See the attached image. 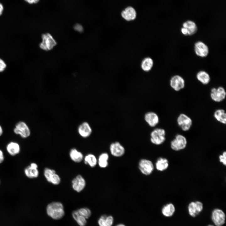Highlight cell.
I'll return each mask as SVG.
<instances>
[{
    "label": "cell",
    "instance_id": "30bf717a",
    "mask_svg": "<svg viewBox=\"0 0 226 226\" xmlns=\"http://www.w3.org/2000/svg\"><path fill=\"white\" fill-rule=\"evenodd\" d=\"M210 96L213 100L216 102H220L225 98L226 92L222 87L213 88L211 90Z\"/></svg>",
    "mask_w": 226,
    "mask_h": 226
},
{
    "label": "cell",
    "instance_id": "836d02e7",
    "mask_svg": "<svg viewBox=\"0 0 226 226\" xmlns=\"http://www.w3.org/2000/svg\"><path fill=\"white\" fill-rule=\"evenodd\" d=\"M6 67V65L5 62L0 58V72H3L4 70Z\"/></svg>",
    "mask_w": 226,
    "mask_h": 226
},
{
    "label": "cell",
    "instance_id": "8992f818",
    "mask_svg": "<svg viewBox=\"0 0 226 226\" xmlns=\"http://www.w3.org/2000/svg\"><path fill=\"white\" fill-rule=\"evenodd\" d=\"M44 175L47 181L54 185H58L61 182V178L54 170L48 168H45Z\"/></svg>",
    "mask_w": 226,
    "mask_h": 226
},
{
    "label": "cell",
    "instance_id": "5bb4252c",
    "mask_svg": "<svg viewBox=\"0 0 226 226\" xmlns=\"http://www.w3.org/2000/svg\"><path fill=\"white\" fill-rule=\"evenodd\" d=\"M170 83L171 88L176 91H178L183 89L185 86L184 79L179 75L173 76L170 79Z\"/></svg>",
    "mask_w": 226,
    "mask_h": 226
},
{
    "label": "cell",
    "instance_id": "f546056e",
    "mask_svg": "<svg viewBox=\"0 0 226 226\" xmlns=\"http://www.w3.org/2000/svg\"><path fill=\"white\" fill-rule=\"evenodd\" d=\"M73 219L79 226H85L87 223V219L80 215L77 210L73 211L72 213Z\"/></svg>",
    "mask_w": 226,
    "mask_h": 226
},
{
    "label": "cell",
    "instance_id": "d4e9b609",
    "mask_svg": "<svg viewBox=\"0 0 226 226\" xmlns=\"http://www.w3.org/2000/svg\"><path fill=\"white\" fill-rule=\"evenodd\" d=\"M169 163L168 160L163 157H160L157 160L155 164L156 170L159 171H163L166 170L168 167Z\"/></svg>",
    "mask_w": 226,
    "mask_h": 226
},
{
    "label": "cell",
    "instance_id": "d6a6232c",
    "mask_svg": "<svg viewBox=\"0 0 226 226\" xmlns=\"http://www.w3.org/2000/svg\"><path fill=\"white\" fill-rule=\"evenodd\" d=\"M219 159L220 162L225 166L226 164V152L225 151L223 152L222 154L219 156Z\"/></svg>",
    "mask_w": 226,
    "mask_h": 226
},
{
    "label": "cell",
    "instance_id": "484cf974",
    "mask_svg": "<svg viewBox=\"0 0 226 226\" xmlns=\"http://www.w3.org/2000/svg\"><path fill=\"white\" fill-rule=\"evenodd\" d=\"M213 116L216 120L223 124L226 123V113L223 109H218L214 112Z\"/></svg>",
    "mask_w": 226,
    "mask_h": 226
},
{
    "label": "cell",
    "instance_id": "277c9868",
    "mask_svg": "<svg viewBox=\"0 0 226 226\" xmlns=\"http://www.w3.org/2000/svg\"><path fill=\"white\" fill-rule=\"evenodd\" d=\"M138 167L141 172L145 175H150L154 169L153 162L150 160L145 159H143L139 160Z\"/></svg>",
    "mask_w": 226,
    "mask_h": 226
},
{
    "label": "cell",
    "instance_id": "ab89813d",
    "mask_svg": "<svg viewBox=\"0 0 226 226\" xmlns=\"http://www.w3.org/2000/svg\"><path fill=\"white\" fill-rule=\"evenodd\" d=\"M3 134V129L2 127L0 125V136Z\"/></svg>",
    "mask_w": 226,
    "mask_h": 226
},
{
    "label": "cell",
    "instance_id": "7402d4cb",
    "mask_svg": "<svg viewBox=\"0 0 226 226\" xmlns=\"http://www.w3.org/2000/svg\"><path fill=\"white\" fill-rule=\"evenodd\" d=\"M6 150L11 155L14 156L19 153L20 152V148L18 143L14 142H11L7 145Z\"/></svg>",
    "mask_w": 226,
    "mask_h": 226
},
{
    "label": "cell",
    "instance_id": "9c48e42d",
    "mask_svg": "<svg viewBox=\"0 0 226 226\" xmlns=\"http://www.w3.org/2000/svg\"><path fill=\"white\" fill-rule=\"evenodd\" d=\"M42 42L40 45V47L44 50H50L56 45V42L53 37L50 34L46 33L42 35Z\"/></svg>",
    "mask_w": 226,
    "mask_h": 226
},
{
    "label": "cell",
    "instance_id": "d590c367",
    "mask_svg": "<svg viewBox=\"0 0 226 226\" xmlns=\"http://www.w3.org/2000/svg\"><path fill=\"white\" fill-rule=\"evenodd\" d=\"M4 157L3 153L2 150L0 149V164L2 163L4 161Z\"/></svg>",
    "mask_w": 226,
    "mask_h": 226
},
{
    "label": "cell",
    "instance_id": "d6986e66",
    "mask_svg": "<svg viewBox=\"0 0 226 226\" xmlns=\"http://www.w3.org/2000/svg\"><path fill=\"white\" fill-rule=\"evenodd\" d=\"M114 221V218L112 216L103 214L98 218V224L99 226H112Z\"/></svg>",
    "mask_w": 226,
    "mask_h": 226
},
{
    "label": "cell",
    "instance_id": "3957f363",
    "mask_svg": "<svg viewBox=\"0 0 226 226\" xmlns=\"http://www.w3.org/2000/svg\"><path fill=\"white\" fill-rule=\"evenodd\" d=\"M187 140L183 135L178 134L170 143V147L175 151L182 150L185 148L187 145Z\"/></svg>",
    "mask_w": 226,
    "mask_h": 226
},
{
    "label": "cell",
    "instance_id": "74e56055",
    "mask_svg": "<svg viewBox=\"0 0 226 226\" xmlns=\"http://www.w3.org/2000/svg\"><path fill=\"white\" fill-rule=\"evenodd\" d=\"M4 10V7L2 3H0V16L3 13Z\"/></svg>",
    "mask_w": 226,
    "mask_h": 226
},
{
    "label": "cell",
    "instance_id": "7bdbcfd3",
    "mask_svg": "<svg viewBox=\"0 0 226 226\" xmlns=\"http://www.w3.org/2000/svg\"><path fill=\"white\" fill-rule=\"evenodd\" d=\"M207 226H215L213 225L209 224V225H208Z\"/></svg>",
    "mask_w": 226,
    "mask_h": 226
},
{
    "label": "cell",
    "instance_id": "ba28073f",
    "mask_svg": "<svg viewBox=\"0 0 226 226\" xmlns=\"http://www.w3.org/2000/svg\"><path fill=\"white\" fill-rule=\"evenodd\" d=\"M13 132L15 134L19 135L24 138L29 137L31 134L30 129L28 126L22 121H19L16 124Z\"/></svg>",
    "mask_w": 226,
    "mask_h": 226
},
{
    "label": "cell",
    "instance_id": "e0dca14e",
    "mask_svg": "<svg viewBox=\"0 0 226 226\" xmlns=\"http://www.w3.org/2000/svg\"><path fill=\"white\" fill-rule=\"evenodd\" d=\"M146 122L151 127H154L159 123V118L155 112L149 111L146 113L144 116Z\"/></svg>",
    "mask_w": 226,
    "mask_h": 226
},
{
    "label": "cell",
    "instance_id": "60d3db41",
    "mask_svg": "<svg viewBox=\"0 0 226 226\" xmlns=\"http://www.w3.org/2000/svg\"><path fill=\"white\" fill-rule=\"evenodd\" d=\"M115 226H126L125 224L123 223H119L116 224Z\"/></svg>",
    "mask_w": 226,
    "mask_h": 226
},
{
    "label": "cell",
    "instance_id": "83f0119b",
    "mask_svg": "<svg viewBox=\"0 0 226 226\" xmlns=\"http://www.w3.org/2000/svg\"><path fill=\"white\" fill-rule=\"evenodd\" d=\"M196 78L198 80L204 85L208 84L210 81L209 74L204 71H200L198 72Z\"/></svg>",
    "mask_w": 226,
    "mask_h": 226
},
{
    "label": "cell",
    "instance_id": "6da1fadb",
    "mask_svg": "<svg viewBox=\"0 0 226 226\" xmlns=\"http://www.w3.org/2000/svg\"><path fill=\"white\" fill-rule=\"evenodd\" d=\"M47 215L53 219H60L65 213L63 204L60 202H53L48 204L46 207Z\"/></svg>",
    "mask_w": 226,
    "mask_h": 226
},
{
    "label": "cell",
    "instance_id": "4fadbf2b",
    "mask_svg": "<svg viewBox=\"0 0 226 226\" xmlns=\"http://www.w3.org/2000/svg\"><path fill=\"white\" fill-rule=\"evenodd\" d=\"M72 187L77 192L82 191L86 186V181L83 177L80 175H77L72 181Z\"/></svg>",
    "mask_w": 226,
    "mask_h": 226
},
{
    "label": "cell",
    "instance_id": "9a60e30c",
    "mask_svg": "<svg viewBox=\"0 0 226 226\" xmlns=\"http://www.w3.org/2000/svg\"><path fill=\"white\" fill-rule=\"evenodd\" d=\"M77 132L81 137L86 138L91 136L92 133V129L88 122L84 121L78 126Z\"/></svg>",
    "mask_w": 226,
    "mask_h": 226
},
{
    "label": "cell",
    "instance_id": "4dcf8cb0",
    "mask_svg": "<svg viewBox=\"0 0 226 226\" xmlns=\"http://www.w3.org/2000/svg\"><path fill=\"white\" fill-rule=\"evenodd\" d=\"M153 64V59L149 57H147L144 58L141 64V67L143 70L145 72H148L152 68Z\"/></svg>",
    "mask_w": 226,
    "mask_h": 226
},
{
    "label": "cell",
    "instance_id": "b9f144b4",
    "mask_svg": "<svg viewBox=\"0 0 226 226\" xmlns=\"http://www.w3.org/2000/svg\"><path fill=\"white\" fill-rule=\"evenodd\" d=\"M34 2V3H38L40 0H33Z\"/></svg>",
    "mask_w": 226,
    "mask_h": 226
},
{
    "label": "cell",
    "instance_id": "f1b7e54d",
    "mask_svg": "<svg viewBox=\"0 0 226 226\" xmlns=\"http://www.w3.org/2000/svg\"><path fill=\"white\" fill-rule=\"evenodd\" d=\"M109 159V155L107 153H102L100 154L97 159V164L101 168H106L108 165Z\"/></svg>",
    "mask_w": 226,
    "mask_h": 226
},
{
    "label": "cell",
    "instance_id": "44dd1931",
    "mask_svg": "<svg viewBox=\"0 0 226 226\" xmlns=\"http://www.w3.org/2000/svg\"><path fill=\"white\" fill-rule=\"evenodd\" d=\"M69 156L73 161L77 163L81 162L83 160L84 157L82 153L75 148L71 149L69 152Z\"/></svg>",
    "mask_w": 226,
    "mask_h": 226
},
{
    "label": "cell",
    "instance_id": "4316f807",
    "mask_svg": "<svg viewBox=\"0 0 226 226\" xmlns=\"http://www.w3.org/2000/svg\"><path fill=\"white\" fill-rule=\"evenodd\" d=\"M84 163L89 165L90 167L93 168L97 164L98 160L95 155L92 153H89L84 157L83 160Z\"/></svg>",
    "mask_w": 226,
    "mask_h": 226
},
{
    "label": "cell",
    "instance_id": "52a82bcc",
    "mask_svg": "<svg viewBox=\"0 0 226 226\" xmlns=\"http://www.w3.org/2000/svg\"><path fill=\"white\" fill-rule=\"evenodd\" d=\"M177 122L179 126L184 131L189 130L192 124L191 118L184 113H181L178 116Z\"/></svg>",
    "mask_w": 226,
    "mask_h": 226
},
{
    "label": "cell",
    "instance_id": "603a6c76",
    "mask_svg": "<svg viewBox=\"0 0 226 226\" xmlns=\"http://www.w3.org/2000/svg\"><path fill=\"white\" fill-rule=\"evenodd\" d=\"M175 211L174 205L172 203H168L164 205L162 208L161 212L165 217H170L173 216Z\"/></svg>",
    "mask_w": 226,
    "mask_h": 226
},
{
    "label": "cell",
    "instance_id": "2e32d148",
    "mask_svg": "<svg viewBox=\"0 0 226 226\" xmlns=\"http://www.w3.org/2000/svg\"><path fill=\"white\" fill-rule=\"evenodd\" d=\"M194 51L197 56L205 57L208 55L209 52V48L204 42L198 41L196 42L194 46Z\"/></svg>",
    "mask_w": 226,
    "mask_h": 226
},
{
    "label": "cell",
    "instance_id": "8d00e7d4",
    "mask_svg": "<svg viewBox=\"0 0 226 226\" xmlns=\"http://www.w3.org/2000/svg\"><path fill=\"white\" fill-rule=\"evenodd\" d=\"M181 33L184 35H188V33L184 27H182L181 29Z\"/></svg>",
    "mask_w": 226,
    "mask_h": 226
},
{
    "label": "cell",
    "instance_id": "7c38bea8",
    "mask_svg": "<svg viewBox=\"0 0 226 226\" xmlns=\"http://www.w3.org/2000/svg\"><path fill=\"white\" fill-rule=\"evenodd\" d=\"M109 149L111 154L116 157L122 156L125 152V148L118 142H115L111 143L110 145Z\"/></svg>",
    "mask_w": 226,
    "mask_h": 226
},
{
    "label": "cell",
    "instance_id": "7a4b0ae2",
    "mask_svg": "<svg viewBox=\"0 0 226 226\" xmlns=\"http://www.w3.org/2000/svg\"><path fill=\"white\" fill-rule=\"evenodd\" d=\"M150 140L153 144L159 145L163 144L166 139V132L162 128H156L150 134Z\"/></svg>",
    "mask_w": 226,
    "mask_h": 226
},
{
    "label": "cell",
    "instance_id": "1f68e13d",
    "mask_svg": "<svg viewBox=\"0 0 226 226\" xmlns=\"http://www.w3.org/2000/svg\"><path fill=\"white\" fill-rule=\"evenodd\" d=\"M78 213L86 219L89 218L91 215V210L87 207H82L77 210Z\"/></svg>",
    "mask_w": 226,
    "mask_h": 226
},
{
    "label": "cell",
    "instance_id": "8fae6325",
    "mask_svg": "<svg viewBox=\"0 0 226 226\" xmlns=\"http://www.w3.org/2000/svg\"><path fill=\"white\" fill-rule=\"evenodd\" d=\"M203 208V203L199 201L190 202L188 206L189 215L193 218L196 217L202 211Z\"/></svg>",
    "mask_w": 226,
    "mask_h": 226
},
{
    "label": "cell",
    "instance_id": "ffe728a7",
    "mask_svg": "<svg viewBox=\"0 0 226 226\" xmlns=\"http://www.w3.org/2000/svg\"><path fill=\"white\" fill-rule=\"evenodd\" d=\"M136 15L135 9L131 7H127L121 13L122 17L127 21L134 20L135 19Z\"/></svg>",
    "mask_w": 226,
    "mask_h": 226
},
{
    "label": "cell",
    "instance_id": "cb8c5ba5",
    "mask_svg": "<svg viewBox=\"0 0 226 226\" xmlns=\"http://www.w3.org/2000/svg\"><path fill=\"white\" fill-rule=\"evenodd\" d=\"M182 27L187 30L188 35H191L195 34L197 31V27L196 24L193 21L188 20L184 22Z\"/></svg>",
    "mask_w": 226,
    "mask_h": 226
},
{
    "label": "cell",
    "instance_id": "ac0fdd59",
    "mask_svg": "<svg viewBox=\"0 0 226 226\" xmlns=\"http://www.w3.org/2000/svg\"><path fill=\"white\" fill-rule=\"evenodd\" d=\"M38 166L35 163H32L27 166L24 170L25 175L28 178L33 179L37 178L39 175Z\"/></svg>",
    "mask_w": 226,
    "mask_h": 226
},
{
    "label": "cell",
    "instance_id": "5b68a950",
    "mask_svg": "<svg viewBox=\"0 0 226 226\" xmlns=\"http://www.w3.org/2000/svg\"><path fill=\"white\" fill-rule=\"evenodd\" d=\"M211 219L215 226H222L225 222L226 215L221 209L215 208L212 212Z\"/></svg>",
    "mask_w": 226,
    "mask_h": 226
},
{
    "label": "cell",
    "instance_id": "f35d334b",
    "mask_svg": "<svg viewBox=\"0 0 226 226\" xmlns=\"http://www.w3.org/2000/svg\"><path fill=\"white\" fill-rule=\"evenodd\" d=\"M27 3L30 4H32L34 3L33 0H24Z\"/></svg>",
    "mask_w": 226,
    "mask_h": 226
},
{
    "label": "cell",
    "instance_id": "e575fe53",
    "mask_svg": "<svg viewBox=\"0 0 226 226\" xmlns=\"http://www.w3.org/2000/svg\"><path fill=\"white\" fill-rule=\"evenodd\" d=\"M74 30L78 32H81L83 31V28L82 25L79 24H76L74 27Z\"/></svg>",
    "mask_w": 226,
    "mask_h": 226
}]
</instances>
